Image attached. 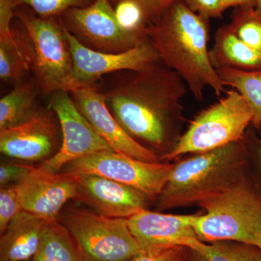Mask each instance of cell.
I'll use <instances>...</instances> for the list:
<instances>
[{
    "mask_svg": "<svg viewBox=\"0 0 261 261\" xmlns=\"http://www.w3.org/2000/svg\"><path fill=\"white\" fill-rule=\"evenodd\" d=\"M22 210L19 184L7 185L0 189V233L8 227L12 219Z\"/></svg>",
    "mask_w": 261,
    "mask_h": 261,
    "instance_id": "27",
    "label": "cell"
},
{
    "mask_svg": "<svg viewBox=\"0 0 261 261\" xmlns=\"http://www.w3.org/2000/svg\"><path fill=\"white\" fill-rule=\"evenodd\" d=\"M18 184L22 210L47 221H58L65 204L76 196L73 174L50 172L40 166Z\"/></svg>",
    "mask_w": 261,
    "mask_h": 261,
    "instance_id": "15",
    "label": "cell"
},
{
    "mask_svg": "<svg viewBox=\"0 0 261 261\" xmlns=\"http://www.w3.org/2000/svg\"><path fill=\"white\" fill-rule=\"evenodd\" d=\"M31 261H85L80 245L64 225L47 221L40 244Z\"/></svg>",
    "mask_w": 261,
    "mask_h": 261,
    "instance_id": "20",
    "label": "cell"
},
{
    "mask_svg": "<svg viewBox=\"0 0 261 261\" xmlns=\"http://www.w3.org/2000/svg\"><path fill=\"white\" fill-rule=\"evenodd\" d=\"M190 10L207 19L220 18L226 10L223 0H183Z\"/></svg>",
    "mask_w": 261,
    "mask_h": 261,
    "instance_id": "30",
    "label": "cell"
},
{
    "mask_svg": "<svg viewBox=\"0 0 261 261\" xmlns=\"http://www.w3.org/2000/svg\"><path fill=\"white\" fill-rule=\"evenodd\" d=\"M252 116L243 96L235 89L228 91L194 118L172 150L161 159L171 162L183 155L210 152L243 140Z\"/></svg>",
    "mask_w": 261,
    "mask_h": 261,
    "instance_id": "6",
    "label": "cell"
},
{
    "mask_svg": "<svg viewBox=\"0 0 261 261\" xmlns=\"http://www.w3.org/2000/svg\"><path fill=\"white\" fill-rule=\"evenodd\" d=\"M113 74L114 82L102 93L117 121L135 140L162 152L161 158L169 153L183 134L187 84L162 61Z\"/></svg>",
    "mask_w": 261,
    "mask_h": 261,
    "instance_id": "1",
    "label": "cell"
},
{
    "mask_svg": "<svg viewBox=\"0 0 261 261\" xmlns=\"http://www.w3.org/2000/svg\"><path fill=\"white\" fill-rule=\"evenodd\" d=\"M71 174L76 184L75 200L83 202L102 216L128 219L147 209L152 202L140 190L109 178L89 173Z\"/></svg>",
    "mask_w": 261,
    "mask_h": 261,
    "instance_id": "13",
    "label": "cell"
},
{
    "mask_svg": "<svg viewBox=\"0 0 261 261\" xmlns=\"http://www.w3.org/2000/svg\"><path fill=\"white\" fill-rule=\"evenodd\" d=\"M64 29L73 58V73L81 87L96 86L103 75L144 70L161 61L149 41L123 53H104L85 47Z\"/></svg>",
    "mask_w": 261,
    "mask_h": 261,
    "instance_id": "11",
    "label": "cell"
},
{
    "mask_svg": "<svg viewBox=\"0 0 261 261\" xmlns=\"http://www.w3.org/2000/svg\"><path fill=\"white\" fill-rule=\"evenodd\" d=\"M255 11L261 14V0H255V6H254Z\"/></svg>",
    "mask_w": 261,
    "mask_h": 261,
    "instance_id": "35",
    "label": "cell"
},
{
    "mask_svg": "<svg viewBox=\"0 0 261 261\" xmlns=\"http://www.w3.org/2000/svg\"><path fill=\"white\" fill-rule=\"evenodd\" d=\"M257 246L260 247L261 250V235L260 236V238H258V241H257Z\"/></svg>",
    "mask_w": 261,
    "mask_h": 261,
    "instance_id": "36",
    "label": "cell"
},
{
    "mask_svg": "<svg viewBox=\"0 0 261 261\" xmlns=\"http://www.w3.org/2000/svg\"><path fill=\"white\" fill-rule=\"evenodd\" d=\"M39 90L35 78L18 82L13 90L0 99V130L27 121L39 110L36 97Z\"/></svg>",
    "mask_w": 261,
    "mask_h": 261,
    "instance_id": "21",
    "label": "cell"
},
{
    "mask_svg": "<svg viewBox=\"0 0 261 261\" xmlns=\"http://www.w3.org/2000/svg\"><path fill=\"white\" fill-rule=\"evenodd\" d=\"M34 168L29 165L3 163L0 166V185L4 187L20 183Z\"/></svg>",
    "mask_w": 261,
    "mask_h": 261,
    "instance_id": "31",
    "label": "cell"
},
{
    "mask_svg": "<svg viewBox=\"0 0 261 261\" xmlns=\"http://www.w3.org/2000/svg\"><path fill=\"white\" fill-rule=\"evenodd\" d=\"M225 87L229 86L243 96L251 109V126L258 129L261 125V70L245 71L223 68L216 70Z\"/></svg>",
    "mask_w": 261,
    "mask_h": 261,
    "instance_id": "22",
    "label": "cell"
},
{
    "mask_svg": "<svg viewBox=\"0 0 261 261\" xmlns=\"http://www.w3.org/2000/svg\"><path fill=\"white\" fill-rule=\"evenodd\" d=\"M228 25L242 42L261 53V14L254 7L234 8Z\"/></svg>",
    "mask_w": 261,
    "mask_h": 261,
    "instance_id": "24",
    "label": "cell"
},
{
    "mask_svg": "<svg viewBox=\"0 0 261 261\" xmlns=\"http://www.w3.org/2000/svg\"><path fill=\"white\" fill-rule=\"evenodd\" d=\"M257 132V134H258L259 137H260L261 140V125L260 127H259L258 129L256 130Z\"/></svg>",
    "mask_w": 261,
    "mask_h": 261,
    "instance_id": "37",
    "label": "cell"
},
{
    "mask_svg": "<svg viewBox=\"0 0 261 261\" xmlns=\"http://www.w3.org/2000/svg\"><path fill=\"white\" fill-rule=\"evenodd\" d=\"M62 224L76 240L85 261H130L141 250L127 219L73 207L63 215Z\"/></svg>",
    "mask_w": 261,
    "mask_h": 261,
    "instance_id": "7",
    "label": "cell"
},
{
    "mask_svg": "<svg viewBox=\"0 0 261 261\" xmlns=\"http://www.w3.org/2000/svg\"><path fill=\"white\" fill-rule=\"evenodd\" d=\"M209 58L216 70L223 68L245 71L261 70L260 51L242 42L228 24L216 31Z\"/></svg>",
    "mask_w": 261,
    "mask_h": 261,
    "instance_id": "19",
    "label": "cell"
},
{
    "mask_svg": "<svg viewBox=\"0 0 261 261\" xmlns=\"http://www.w3.org/2000/svg\"><path fill=\"white\" fill-rule=\"evenodd\" d=\"M114 10L117 20L125 32L148 39L147 29L150 24L138 3L132 0H122L115 5Z\"/></svg>",
    "mask_w": 261,
    "mask_h": 261,
    "instance_id": "25",
    "label": "cell"
},
{
    "mask_svg": "<svg viewBox=\"0 0 261 261\" xmlns=\"http://www.w3.org/2000/svg\"><path fill=\"white\" fill-rule=\"evenodd\" d=\"M18 6L27 5L42 18L61 16L72 8H85L95 0H16Z\"/></svg>",
    "mask_w": 261,
    "mask_h": 261,
    "instance_id": "26",
    "label": "cell"
},
{
    "mask_svg": "<svg viewBox=\"0 0 261 261\" xmlns=\"http://www.w3.org/2000/svg\"><path fill=\"white\" fill-rule=\"evenodd\" d=\"M47 221L21 211L0 239V261H31L37 252Z\"/></svg>",
    "mask_w": 261,
    "mask_h": 261,
    "instance_id": "17",
    "label": "cell"
},
{
    "mask_svg": "<svg viewBox=\"0 0 261 261\" xmlns=\"http://www.w3.org/2000/svg\"><path fill=\"white\" fill-rule=\"evenodd\" d=\"M113 7L122 0H109ZM143 8L149 24L155 23L168 8L178 0H132Z\"/></svg>",
    "mask_w": 261,
    "mask_h": 261,
    "instance_id": "32",
    "label": "cell"
},
{
    "mask_svg": "<svg viewBox=\"0 0 261 261\" xmlns=\"http://www.w3.org/2000/svg\"><path fill=\"white\" fill-rule=\"evenodd\" d=\"M75 106L94 129L115 152L149 163L162 162L161 154L142 145L123 129L96 86L82 87L70 92Z\"/></svg>",
    "mask_w": 261,
    "mask_h": 261,
    "instance_id": "12",
    "label": "cell"
},
{
    "mask_svg": "<svg viewBox=\"0 0 261 261\" xmlns=\"http://www.w3.org/2000/svg\"><path fill=\"white\" fill-rule=\"evenodd\" d=\"M192 227L205 243L231 240L257 245L261 235V194L251 170L234 186L201 202Z\"/></svg>",
    "mask_w": 261,
    "mask_h": 261,
    "instance_id": "4",
    "label": "cell"
},
{
    "mask_svg": "<svg viewBox=\"0 0 261 261\" xmlns=\"http://www.w3.org/2000/svg\"><path fill=\"white\" fill-rule=\"evenodd\" d=\"M188 261H207L206 260L205 257L202 256L200 253L196 251L195 250L190 248V252H189V258Z\"/></svg>",
    "mask_w": 261,
    "mask_h": 261,
    "instance_id": "34",
    "label": "cell"
},
{
    "mask_svg": "<svg viewBox=\"0 0 261 261\" xmlns=\"http://www.w3.org/2000/svg\"><path fill=\"white\" fill-rule=\"evenodd\" d=\"M187 247L198 252L207 261H261L260 247L241 242L224 240L205 243L194 239Z\"/></svg>",
    "mask_w": 261,
    "mask_h": 261,
    "instance_id": "23",
    "label": "cell"
},
{
    "mask_svg": "<svg viewBox=\"0 0 261 261\" xmlns=\"http://www.w3.org/2000/svg\"><path fill=\"white\" fill-rule=\"evenodd\" d=\"M28 32L34 51L32 70L38 89L44 94L71 92L80 88L61 17L42 18L27 5L15 10Z\"/></svg>",
    "mask_w": 261,
    "mask_h": 261,
    "instance_id": "5",
    "label": "cell"
},
{
    "mask_svg": "<svg viewBox=\"0 0 261 261\" xmlns=\"http://www.w3.org/2000/svg\"><path fill=\"white\" fill-rule=\"evenodd\" d=\"M245 140L250 154V170L261 194V140L256 129L249 127Z\"/></svg>",
    "mask_w": 261,
    "mask_h": 261,
    "instance_id": "29",
    "label": "cell"
},
{
    "mask_svg": "<svg viewBox=\"0 0 261 261\" xmlns=\"http://www.w3.org/2000/svg\"><path fill=\"white\" fill-rule=\"evenodd\" d=\"M49 109L59 121L62 142L56 154L45 160L40 167L50 172L58 173L68 163L81 158L113 151L80 112L69 92L61 91L53 94Z\"/></svg>",
    "mask_w": 261,
    "mask_h": 261,
    "instance_id": "10",
    "label": "cell"
},
{
    "mask_svg": "<svg viewBox=\"0 0 261 261\" xmlns=\"http://www.w3.org/2000/svg\"><path fill=\"white\" fill-rule=\"evenodd\" d=\"M173 163H149L115 151L97 152L68 163L64 172L89 173L127 185L155 202L171 172Z\"/></svg>",
    "mask_w": 261,
    "mask_h": 261,
    "instance_id": "8",
    "label": "cell"
},
{
    "mask_svg": "<svg viewBox=\"0 0 261 261\" xmlns=\"http://www.w3.org/2000/svg\"><path fill=\"white\" fill-rule=\"evenodd\" d=\"M12 24L8 32L0 33V77L18 81L32 69L34 51L32 40L21 22Z\"/></svg>",
    "mask_w": 261,
    "mask_h": 261,
    "instance_id": "18",
    "label": "cell"
},
{
    "mask_svg": "<svg viewBox=\"0 0 261 261\" xmlns=\"http://www.w3.org/2000/svg\"><path fill=\"white\" fill-rule=\"evenodd\" d=\"M65 29L85 47L104 53H123L148 42L120 27L109 0H95L85 8H72L61 15Z\"/></svg>",
    "mask_w": 261,
    "mask_h": 261,
    "instance_id": "9",
    "label": "cell"
},
{
    "mask_svg": "<svg viewBox=\"0 0 261 261\" xmlns=\"http://www.w3.org/2000/svg\"><path fill=\"white\" fill-rule=\"evenodd\" d=\"M194 215L163 214L145 209L130 216L128 227L141 250H153L182 245L197 238L192 221Z\"/></svg>",
    "mask_w": 261,
    "mask_h": 261,
    "instance_id": "16",
    "label": "cell"
},
{
    "mask_svg": "<svg viewBox=\"0 0 261 261\" xmlns=\"http://www.w3.org/2000/svg\"><path fill=\"white\" fill-rule=\"evenodd\" d=\"M147 38L161 61L181 77L195 99H203L207 87L218 96L226 92L209 58V19L192 11L183 0L175 2L149 25Z\"/></svg>",
    "mask_w": 261,
    "mask_h": 261,
    "instance_id": "2",
    "label": "cell"
},
{
    "mask_svg": "<svg viewBox=\"0 0 261 261\" xmlns=\"http://www.w3.org/2000/svg\"><path fill=\"white\" fill-rule=\"evenodd\" d=\"M190 248L182 245L141 250L130 261H188Z\"/></svg>",
    "mask_w": 261,
    "mask_h": 261,
    "instance_id": "28",
    "label": "cell"
},
{
    "mask_svg": "<svg viewBox=\"0 0 261 261\" xmlns=\"http://www.w3.org/2000/svg\"><path fill=\"white\" fill-rule=\"evenodd\" d=\"M225 9L240 6H255V0H223Z\"/></svg>",
    "mask_w": 261,
    "mask_h": 261,
    "instance_id": "33",
    "label": "cell"
},
{
    "mask_svg": "<svg viewBox=\"0 0 261 261\" xmlns=\"http://www.w3.org/2000/svg\"><path fill=\"white\" fill-rule=\"evenodd\" d=\"M58 118L51 110L38 111L27 121L0 130V151L25 161L47 159L58 144Z\"/></svg>",
    "mask_w": 261,
    "mask_h": 261,
    "instance_id": "14",
    "label": "cell"
},
{
    "mask_svg": "<svg viewBox=\"0 0 261 261\" xmlns=\"http://www.w3.org/2000/svg\"><path fill=\"white\" fill-rule=\"evenodd\" d=\"M250 172V150L245 138L210 152L192 154L173 163L155 201L156 210L198 205L234 186Z\"/></svg>",
    "mask_w": 261,
    "mask_h": 261,
    "instance_id": "3",
    "label": "cell"
}]
</instances>
